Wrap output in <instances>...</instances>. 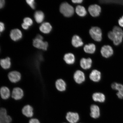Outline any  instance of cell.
<instances>
[{"label": "cell", "mask_w": 123, "mask_h": 123, "mask_svg": "<svg viewBox=\"0 0 123 123\" xmlns=\"http://www.w3.org/2000/svg\"><path fill=\"white\" fill-rule=\"evenodd\" d=\"M108 36L109 39L113 41L115 45H119L123 41V31L121 28L115 26L112 31L109 32Z\"/></svg>", "instance_id": "6da1fadb"}, {"label": "cell", "mask_w": 123, "mask_h": 123, "mask_svg": "<svg viewBox=\"0 0 123 123\" xmlns=\"http://www.w3.org/2000/svg\"><path fill=\"white\" fill-rule=\"evenodd\" d=\"M7 78L10 82L13 84L19 83L22 80V75L19 71L17 70H12L8 73Z\"/></svg>", "instance_id": "7a4b0ae2"}, {"label": "cell", "mask_w": 123, "mask_h": 123, "mask_svg": "<svg viewBox=\"0 0 123 123\" xmlns=\"http://www.w3.org/2000/svg\"><path fill=\"white\" fill-rule=\"evenodd\" d=\"M60 11L61 13L66 17H70L74 13L73 7L67 2H64L60 6Z\"/></svg>", "instance_id": "3957f363"}, {"label": "cell", "mask_w": 123, "mask_h": 123, "mask_svg": "<svg viewBox=\"0 0 123 123\" xmlns=\"http://www.w3.org/2000/svg\"><path fill=\"white\" fill-rule=\"evenodd\" d=\"M24 91L21 87L18 86L14 87L11 90V98L16 101H20L24 98Z\"/></svg>", "instance_id": "277c9868"}, {"label": "cell", "mask_w": 123, "mask_h": 123, "mask_svg": "<svg viewBox=\"0 0 123 123\" xmlns=\"http://www.w3.org/2000/svg\"><path fill=\"white\" fill-rule=\"evenodd\" d=\"M89 33L92 39L95 41L100 42L102 39V31L99 27H92L89 31Z\"/></svg>", "instance_id": "5b68a950"}, {"label": "cell", "mask_w": 123, "mask_h": 123, "mask_svg": "<svg viewBox=\"0 0 123 123\" xmlns=\"http://www.w3.org/2000/svg\"><path fill=\"white\" fill-rule=\"evenodd\" d=\"M73 78L75 82L78 85L84 83L86 79L85 73L83 70H77L75 72Z\"/></svg>", "instance_id": "8992f818"}, {"label": "cell", "mask_w": 123, "mask_h": 123, "mask_svg": "<svg viewBox=\"0 0 123 123\" xmlns=\"http://www.w3.org/2000/svg\"><path fill=\"white\" fill-rule=\"evenodd\" d=\"M93 61L90 58H81L80 60V65L81 70L85 71L90 70L93 65Z\"/></svg>", "instance_id": "52a82bcc"}, {"label": "cell", "mask_w": 123, "mask_h": 123, "mask_svg": "<svg viewBox=\"0 0 123 123\" xmlns=\"http://www.w3.org/2000/svg\"><path fill=\"white\" fill-rule=\"evenodd\" d=\"M11 90L8 87L3 86L0 87V98L6 101L11 98Z\"/></svg>", "instance_id": "ba28073f"}, {"label": "cell", "mask_w": 123, "mask_h": 123, "mask_svg": "<svg viewBox=\"0 0 123 123\" xmlns=\"http://www.w3.org/2000/svg\"><path fill=\"white\" fill-rule=\"evenodd\" d=\"M89 77L92 82L96 83L99 82L102 79V74L100 71L94 69L91 70L89 74Z\"/></svg>", "instance_id": "9c48e42d"}, {"label": "cell", "mask_w": 123, "mask_h": 123, "mask_svg": "<svg viewBox=\"0 0 123 123\" xmlns=\"http://www.w3.org/2000/svg\"><path fill=\"white\" fill-rule=\"evenodd\" d=\"M21 113L27 118L33 117L34 115V110L32 106L30 104L26 105L21 109Z\"/></svg>", "instance_id": "30bf717a"}, {"label": "cell", "mask_w": 123, "mask_h": 123, "mask_svg": "<svg viewBox=\"0 0 123 123\" xmlns=\"http://www.w3.org/2000/svg\"><path fill=\"white\" fill-rule=\"evenodd\" d=\"M65 118L69 123H77L79 121L80 115L76 112L69 111L66 114Z\"/></svg>", "instance_id": "8fae6325"}, {"label": "cell", "mask_w": 123, "mask_h": 123, "mask_svg": "<svg viewBox=\"0 0 123 123\" xmlns=\"http://www.w3.org/2000/svg\"><path fill=\"white\" fill-rule=\"evenodd\" d=\"M90 116L93 119H97L100 116L101 109L98 105H92L90 107Z\"/></svg>", "instance_id": "7c38bea8"}, {"label": "cell", "mask_w": 123, "mask_h": 123, "mask_svg": "<svg viewBox=\"0 0 123 123\" xmlns=\"http://www.w3.org/2000/svg\"><path fill=\"white\" fill-rule=\"evenodd\" d=\"M12 67V62L10 57H7L0 59V67L3 70L10 71Z\"/></svg>", "instance_id": "4fadbf2b"}, {"label": "cell", "mask_w": 123, "mask_h": 123, "mask_svg": "<svg viewBox=\"0 0 123 123\" xmlns=\"http://www.w3.org/2000/svg\"><path fill=\"white\" fill-rule=\"evenodd\" d=\"M92 99L94 102L99 104L104 103L105 102L106 97L105 94L102 92H97L94 93L92 95Z\"/></svg>", "instance_id": "5bb4252c"}, {"label": "cell", "mask_w": 123, "mask_h": 123, "mask_svg": "<svg viewBox=\"0 0 123 123\" xmlns=\"http://www.w3.org/2000/svg\"><path fill=\"white\" fill-rule=\"evenodd\" d=\"M113 49L110 45H104L101 49V55L105 58L110 57L113 55Z\"/></svg>", "instance_id": "9a60e30c"}, {"label": "cell", "mask_w": 123, "mask_h": 123, "mask_svg": "<svg viewBox=\"0 0 123 123\" xmlns=\"http://www.w3.org/2000/svg\"><path fill=\"white\" fill-rule=\"evenodd\" d=\"M33 45L36 48L44 50H47L48 44L47 42H44L43 40L35 38L33 40Z\"/></svg>", "instance_id": "2e32d148"}, {"label": "cell", "mask_w": 123, "mask_h": 123, "mask_svg": "<svg viewBox=\"0 0 123 123\" xmlns=\"http://www.w3.org/2000/svg\"><path fill=\"white\" fill-rule=\"evenodd\" d=\"M55 87L58 91L61 92H65L67 90V84L63 79L60 78L55 81Z\"/></svg>", "instance_id": "e0dca14e"}, {"label": "cell", "mask_w": 123, "mask_h": 123, "mask_svg": "<svg viewBox=\"0 0 123 123\" xmlns=\"http://www.w3.org/2000/svg\"><path fill=\"white\" fill-rule=\"evenodd\" d=\"M88 11L92 16L96 17L100 15L101 12V8L98 5H92L89 7Z\"/></svg>", "instance_id": "ac0fdd59"}, {"label": "cell", "mask_w": 123, "mask_h": 123, "mask_svg": "<svg viewBox=\"0 0 123 123\" xmlns=\"http://www.w3.org/2000/svg\"><path fill=\"white\" fill-rule=\"evenodd\" d=\"M63 60L65 63L68 65H74L76 61L74 55L71 53L66 54L64 55Z\"/></svg>", "instance_id": "d6986e66"}, {"label": "cell", "mask_w": 123, "mask_h": 123, "mask_svg": "<svg viewBox=\"0 0 123 123\" xmlns=\"http://www.w3.org/2000/svg\"><path fill=\"white\" fill-rule=\"evenodd\" d=\"M10 36L13 41H16L19 40L22 37V34L21 31L18 29H14L11 31Z\"/></svg>", "instance_id": "ffe728a7"}, {"label": "cell", "mask_w": 123, "mask_h": 123, "mask_svg": "<svg viewBox=\"0 0 123 123\" xmlns=\"http://www.w3.org/2000/svg\"><path fill=\"white\" fill-rule=\"evenodd\" d=\"M52 27L49 23L44 22L39 27V30L43 33L48 34L51 31Z\"/></svg>", "instance_id": "44dd1931"}, {"label": "cell", "mask_w": 123, "mask_h": 123, "mask_svg": "<svg viewBox=\"0 0 123 123\" xmlns=\"http://www.w3.org/2000/svg\"><path fill=\"white\" fill-rule=\"evenodd\" d=\"M72 45L75 47L77 48L82 46L84 44L82 39L79 36L75 35L72 38Z\"/></svg>", "instance_id": "7402d4cb"}, {"label": "cell", "mask_w": 123, "mask_h": 123, "mask_svg": "<svg viewBox=\"0 0 123 123\" xmlns=\"http://www.w3.org/2000/svg\"><path fill=\"white\" fill-rule=\"evenodd\" d=\"M34 17L36 22L39 24L42 23L44 18V13L42 11H38L35 12Z\"/></svg>", "instance_id": "603a6c76"}, {"label": "cell", "mask_w": 123, "mask_h": 123, "mask_svg": "<svg viewBox=\"0 0 123 123\" xmlns=\"http://www.w3.org/2000/svg\"><path fill=\"white\" fill-rule=\"evenodd\" d=\"M84 49L86 53L89 54H93L96 50V46L93 43L89 44L85 46Z\"/></svg>", "instance_id": "cb8c5ba5"}, {"label": "cell", "mask_w": 123, "mask_h": 123, "mask_svg": "<svg viewBox=\"0 0 123 123\" xmlns=\"http://www.w3.org/2000/svg\"><path fill=\"white\" fill-rule=\"evenodd\" d=\"M76 13L80 16L83 17L85 16L87 14V11L85 8L82 6L78 5L76 9Z\"/></svg>", "instance_id": "d4e9b609"}, {"label": "cell", "mask_w": 123, "mask_h": 123, "mask_svg": "<svg viewBox=\"0 0 123 123\" xmlns=\"http://www.w3.org/2000/svg\"><path fill=\"white\" fill-rule=\"evenodd\" d=\"M12 121V117L9 114L0 115V123H11Z\"/></svg>", "instance_id": "484cf974"}, {"label": "cell", "mask_w": 123, "mask_h": 123, "mask_svg": "<svg viewBox=\"0 0 123 123\" xmlns=\"http://www.w3.org/2000/svg\"><path fill=\"white\" fill-rule=\"evenodd\" d=\"M111 87L113 90L120 92L123 89V85L117 83H113L111 84Z\"/></svg>", "instance_id": "4316f807"}, {"label": "cell", "mask_w": 123, "mask_h": 123, "mask_svg": "<svg viewBox=\"0 0 123 123\" xmlns=\"http://www.w3.org/2000/svg\"><path fill=\"white\" fill-rule=\"evenodd\" d=\"M24 23L28 25L29 26H31L33 24V22L32 20L30 18H25L24 19Z\"/></svg>", "instance_id": "83f0119b"}, {"label": "cell", "mask_w": 123, "mask_h": 123, "mask_svg": "<svg viewBox=\"0 0 123 123\" xmlns=\"http://www.w3.org/2000/svg\"><path fill=\"white\" fill-rule=\"evenodd\" d=\"M28 4L30 6L32 9H34L35 8V1L33 0H28L26 1Z\"/></svg>", "instance_id": "f1b7e54d"}, {"label": "cell", "mask_w": 123, "mask_h": 123, "mask_svg": "<svg viewBox=\"0 0 123 123\" xmlns=\"http://www.w3.org/2000/svg\"><path fill=\"white\" fill-rule=\"evenodd\" d=\"M29 123H41L39 120L37 118H33L30 119Z\"/></svg>", "instance_id": "f546056e"}, {"label": "cell", "mask_w": 123, "mask_h": 123, "mask_svg": "<svg viewBox=\"0 0 123 123\" xmlns=\"http://www.w3.org/2000/svg\"><path fill=\"white\" fill-rule=\"evenodd\" d=\"M5 30V26L4 23L0 22V36L1 33L3 32Z\"/></svg>", "instance_id": "4dcf8cb0"}, {"label": "cell", "mask_w": 123, "mask_h": 123, "mask_svg": "<svg viewBox=\"0 0 123 123\" xmlns=\"http://www.w3.org/2000/svg\"><path fill=\"white\" fill-rule=\"evenodd\" d=\"M118 23L121 27H123V16L118 20Z\"/></svg>", "instance_id": "1f68e13d"}, {"label": "cell", "mask_w": 123, "mask_h": 123, "mask_svg": "<svg viewBox=\"0 0 123 123\" xmlns=\"http://www.w3.org/2000/svg\"><path fill=\"white\" fill-rule=\"evenodd\" d=\"M5 1L4 0H0V9L3 8L5 5Z\"/></svg>", "instance_id": "d6a6232c"}, {"label": "cell", "mask_w": 123, "mask_h": 123, "mask_svg": "<svg viewBox=\"0 0 123 123\" xmlns=\"http://www.w3.org/2000/svg\"><path fill=\"white\" fill-rule=\"evenodd\" d=\"M21 26H22L24 30H27L29 28V26L24 23H23Z\"/></svg>", "instance_id": "836d02e7"}, {"label": "cell", "mask_w": 123, "mask_h": 123, "mask_svg": "<svg viewBox=\"0 0 123 123\" xmlns=\"http://www.w3.org/2000/svg\"><path fill=\"white\" fill-rule=\"evenodd\" d=\"M82 0H73L72 2L74 4H80L83 2Z\"/></svg>", "instance_id": "e575fe53"}, {"label": "cell", "mask_w": 123, "mask_h": 123, "mask_svg": "<svg viewBox=\"0 0 123 123\" xmlns=\"http://www.w3.org/2000/svg\"><path fill=\"white\" fill-rule=\"evenodd\" d=\"M36 38L41 40H43V36L39 34L37 35Z\"/></svg>", "instance_id": "d590c367"}, {"label": "cell", "mask_w": 123, "mask_h": 123, "mask_svg": "<svg viewBox=\"0 0 123 123\" xmlns=\"http://www.w3.org/2000/svg\"><path fill=\"white\" fill-rule=\"evenodd\" d=\"M121 95V96H122L123 97V90L121 91L120 92H118Z\"/></svg>", "instance_id": "8d00e7d4"}, {"label": "cell", "mask_w": 123, "mask_h": 123, "mask_svg": "<svg viewBox=\"0 0 123 123\" xmlns=\"http://www.w3.org/2000/svg\"></svg>", "instance_id": "74e56055"}]
</instances>
